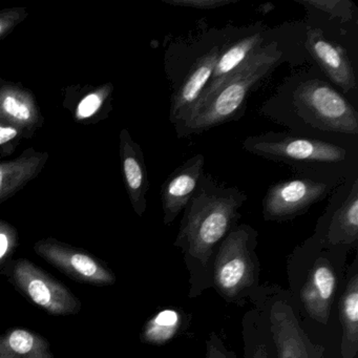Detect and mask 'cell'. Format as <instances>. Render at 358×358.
<instances>
[{"instance_id":"cell-12","label":"cell","mask_w":358,"mask_h":358,"mask_svg":"<svg viewBox=\"0 0 358 358\" xmlns=\"http://www.w3.org/2000/svg\"><path fill=\"white\" fill-rule=\"evenodd\" d=\"M221 54L219 45L198 58L171 100V121L178 127L187 120L194 104L206 87Z\"/></svg>"},{"instance_id":"cell-11","label":"cell","mask_w":358,"mask_h":358,"mask_svg":"<svg viewBox=\"0 0 358 358\" xmlns=\"http://www.w3.org/2000/svg\"><path fill=\"white\" fill-rule=\"evenodd\" d=\"M306 47L334 85L347 94L356 91L357 85L353 66L343 47L324 38L322 31L317 29L307 33Z\"/></svg>"},{"instance_id":"cell-16","label":"cell","mask_w":358,"mask_h":358,"mask_svg":"<svg viewBox=\"0 0 358 358\" xmlns=\"http://www.w3.org/2000/svg\"><path fill=\"white\" fill-rule=\"evenodd\" d=\"M358 241V180L354 179L351 188L331 217L326 234V242L332 246H352Z\"/></svg>"},{"instance_id":"cell-27","label":"cell","mask_w":358,"mask_h":358,"mask_svg":"<svg viewBox=\"0 0 358 358\" xmlns=\"http://www.w3.org/2000/svg\"><path fill=\"white\" fill-rule=\"evenodd\" d=\"M253 358H268L267 350L264 345H259L255 351Z\"/></svg>"},{"instance_id":"cell-3","label":"cell","mask_w":358,"mask_h":358,"mask_svg":"<svg viewBox=\"0 0 358 358\" xmlns=\"http://www.w3.org/2000/svg\"><path fill=\"white\" fill-rule=\"evenodd\" d=\"M243 146L251 154L293 166H338L345 162L348 156L347 150L336 144L285 133L249 137Z\"/></svg>"},{"instance_id":"cell-5","label":"cell","mask_w":358,"mask_h":358,"mask_svg":"<svg viewBox=\"0 0 358 358\" xmlns=\"http://www.w3.org/2000/svg\"><path fill=\"white\" fill-rule=\"evenodd\" d=\"M294 104L301 116L330 133L357 135L358 115L354 106L330 85L310 79L295 90Z\"/></svg>"},{"instance_id":"cell-25","label":"cell","mask_w":358,"mask_h":358,"mask_svg":"<svg viewBox=\"0 0 358 358\" xmlns=\"http://www.w3.org/2000/svg\"><path fill=\"white\" fill-rule=\"evenodd\" d=\"M13 248V238L11 234L6 230H0V263L11 253Z\"/></svg>"},{"instance_id":"cell-9","label":"cell","mask_w":358,"mask_h":358,"mask_svg":"<svg viewBox=\"0 0 358 358\" xmlns=\"http://www.w3.org/2000/svg\"><path fill=\"white\" fill-rule=\"evenodd\" d=\"M270 327L278 358H322V348L312 343L290 306L282 301L274 303Z\"/></svg>"},{"instance_id":"cell-13","label":"cell","mask_w":358,"mask_h":358,"mask_svg":"<svg viewBox=\"0 0 358 358\" xmlns=\"http://www.w3.org/2000/svg\"><path fill=\"white\" fill-rule=\"evenodd\" d=\"M336 284V274L332 266L324 259H320L301 288V301L303 308L310 317L320 324H327L330 317Z\"/></svg>"},{"instance_id":"cell-15","label":"cell","mask_w":358,"mask_h":358,"mask_svg":"<svg viewBox=\"0 0 358 358\" xmlns=\"http://www.w3.org/2000/svg\"><path fill=\"white\" fill-rule=\"evenodd\" d=\"M122 163L123 173L134 208L138 215H142L146 209L145 196L150 186L148 171L141 150L129 138L127 131L122 134Z\"/></svg>"},{"instance_id":"cell-8","label":"cell","mask_w":358,"mask_h":358,"mask_svg":"<svg viewBox=\"0 0 358 358\" xmlns=\"http://www.w3.org/2000/svg\"><path fill=\"white\" fill-rule=\"evenodd\" d=\"M35 251L75 280L98 286L114 284L115 276L112 271L95 257L83 251L56 242L38 243Z\"/></svg>"},{"instance_id":"cell-22","label":"cell","mask_w":358,"mask_h":358,"mask_svg":"<svg viewBox=\"0 0 358 358\" xmlns=\"http://www.w3.org/2000/svg\"><path fill=\"white\" fill-rule=\"evenodd\" d=\"M163 3L175 6V7L213 10L230 5V3H238V0H163Z\"/></svg>"},{"instance_id":"cell-23","label":"cell","mask_w":358,"mask_h":358,"mask_svg":"<svg viewBox=\"0 0 358 358\" xmlns=\"http://www.w3.org/2000/svg\"><path fill=\"white\" fill-rule=\"evenodd\" d=\"M101 104V96L97 95V94H91L79 104L78 108H77V116L79 119L89 118L99 110Z\"/></svg>"},{"instance_id":"cell-4","label":"cell","mask_w":358,"mask_h":358,"mask_svg":"<svg viewBox=\"0 0 358 358\" xmlns=\"http://www.w3.org/2000/svg\"><path fill=\"white\" fill-rule=\"evenodd\" d=\"M257 232L250 226H234L220 245L213 278L222 296L234 299L248 290L257 276L253 249Z\"/></svg>"},{"instance_id":"cell-30","label":"cell","mask_w":358,"mask_h":358,"mask_svg":"<svg viewBox=\"0 0 358 358\" xmlns=\"http://www.w3.org/2000/svg\"><path fill=\"white\" fill-rule=\"evenodd\" d=\"M0 32H1V24H0Z\"/></svg>"},{"instance_id":"cell-14","label":"cell","mask_w":358,"mask_h":358,"mask_svg":"<svg viewBox=\"0 0 358 358\" xmlns=\"http://www.w3.org/2000/svg\"><path fill=\"white\" fill-rule=\"evenodd\" d=\"M262 45H263V37H262L261 33H255V34L249 35V36L241 39L238 43L228 48L226 51H221V54H220L219 58H217V62H215L213 75H211L206 87H205L204 91H203L202 95L200 96L198 101L194 104V108H192V112H190L188 119L198 110V108L204 103L205 100H206L228 77L231 76V75L234 74L240 66H242L257 50L261 49ZM182 124H183V123H182Z\"/></svg>"},{"instance_id":"cell-21","label":"cell","mask_w":358,"mask_h":358,"mask_svg":"<svg viewBox=\"0 0 358 358\" xmlns=\"http://www.w3.org/2000/svg\"><path fill=\"white\" fill-rule=\"evenodd\" d=\"M0 108L8 116L12 117L20 122L30 120L31 110L27 103L15 96H6L3 101L0 102Z\"/></svg>"},{"instance_id":"cell-7","label":"cell","mask_w":358,"mask_h":358,"mask_svg":"<svg viewBox=\"0 0 358 358\" xmlns=\"http://www.w3.org/2000/svg\"><path fill=\"white\" fill-rule=\"evenodd\" d=\"M330 188L329 184L310 178L278 182L268 189L264 198V219L272 222L294 219L326 198Z\"/></svg>"},{"instance_id":"cell-17","label":"cell","mask_w":358,"mask_h":358,"mask_svg":"<svg viewBox=\"0 0 358 358\" xmlns=\"http://www.w3.org/2000/svg\"><path fill=\"white\" fill-rule=\"evenodd\" d=\"M339 320L343 327L341 356L354 358L358 351V273L348 280L339 301Z\"/></svg>"},{"instance_id":"cell-10","label":"cell","mask_w":358,"mask_h":358,"mask_svg":"<svg viewBox=\"0 0 358 358\" xmlns=\"http://www.w3.org/2000/svg\"><path fill=\"white\" fill-rule=\"evenodd\" d=\"M205 158L199 154L178 167L161 187L163 222L169 225L187 206L204 175Z\"/></svg>"},{"instance_id":"cell-26","label":"cell","mask_w":358,"mask_h":358,"mask_svg":"<svg viewBox=\"0 0 358 358\" xmlns=\"http://www.w3.org/2000/svg\"><path fill=\"white\" fill-rule=\"evenodd\" d=\"M18 135L17 129L11 127H1L0 125V145L13 140Z\"/></svg>"},{"instance_id":"cell-2","label":"cell","mask_w":358,"mask_h":358,"mask_svg":"<svg viewBox=\"0 0 358 358\" xmlns=\"http://www.w3.org/2000/svg\"><path fill=\"white\" fill-rule=\"evenodd\" d=\"M280 58L282 53L274 43L257 50L185 123L178 125L180 137L203 133L240 117L251 90L274 70Z\"/></svg>"},{"instance_id":"cell-20","label":"cell","mask_w":358,"mask_h":358,"mask_svg":"<svg viewBox=\"0 0 358 358\" xmlns=\"http://www.w3.org/2000/svg\"><path fill=\"white\" fill-rule=\"evenodd\" d=\"M296 3L326 12L333 17H350L352 10L355 9L353 3L348 0H296Z\"/></svg>"},{"instance_id":"cell-6","label":"cell","mask_w":358,"mask_h":358,"mask_svg":"<svg viewBox=\"0 0 358 358\" xmlns=\"http://www.w3.org/2000/svg\"><path fill=\"white\" fill-rule=\"evenodd\" d=\"M16 286L39 307L53 315H70L80 310V301L70 289L27 259L16 261L12 270Z\"/></svg>"},{"instance_id":"cell-29","label":"cell","mask_w":358,"mask_h":358,"mask_svg":"<svg viewBox=\"0 0 358 358\" xmlns=\"http://www.w3.org/2000/svg\"><path fill=\"white\" fill-rule=\"evenodd\" d=\"M6 177H7L6 167L0 165V192L3 189V182H5Z\"/></svg>"},{"instance_id":"cell-1","label":"cell","mask_w":358,"mask_h":358,"mask_svg":"<svg viewBox=\"0 0 358 358\" xmlns=\"http://www.w3.org/2000/svg\"><path fill=\"white\" fill-rule=\"evenodd\" d=\"M247 196L236 187L219 185L210 176L203 175L196 192L184 211L175 246L207 265L215 246L236 225Z\"/></svg>"},{"instance_id":"cell-24","label":"cell","mask_w":358,"mask_h":358,"mask_svg":"<svg viewBox=\"0 0 358 358\" xmlns=\"http://www.w3.org/2000/svg\"><path fill=\"white\" fill-rule=\"evenodd\" d=\"M206 358H236L231 352L224 347L217 335L211 334L207 341Z\"/></svg>"},{"instance_id":"cell-19","label":"cell","mask_w":358,"mask_h":358,"mask_svg":"<svg viewBox=\"0 0 358 358\" xmlns=\"http://www.w3.org/2000/svg\"><path fill=\"white\" fill-rule=\"evenodd\" d=\"M181 326L182 316L179 311L162 310L146 322L142 331V341L150 345H164L178 334Z\"/></svg>"},{"instance_id":"cell-18","label":"cell","mask_w":358,"mask_h":358,"mask_svg":"<svg viewBox=\"0 0 358 358\" xmlns=\"http://www.w3.org/2000/svg\"><path fill=\"white\" fill-rule=\"evenodd\" d=\"M0 358H55L45 338L26 329L0 334Z\"/></svg>"},{"instance_id":"cell-28","label":"cell","mask_w":358,"mask_h":358,"mask_svg":"<svg viewBox=\"0 0 358 358\" xmlns=\"http://www.w3.org/2000/svg\"><path fill=\"white\" fill-rule=\"evenodd\" d=\"M272 10H274V6L270 3H264V5H261L259 8H257V11L261 12V13L264 14V15H265V14L269 13V12L272 11Z\"/></svg>"}]
</instances>
